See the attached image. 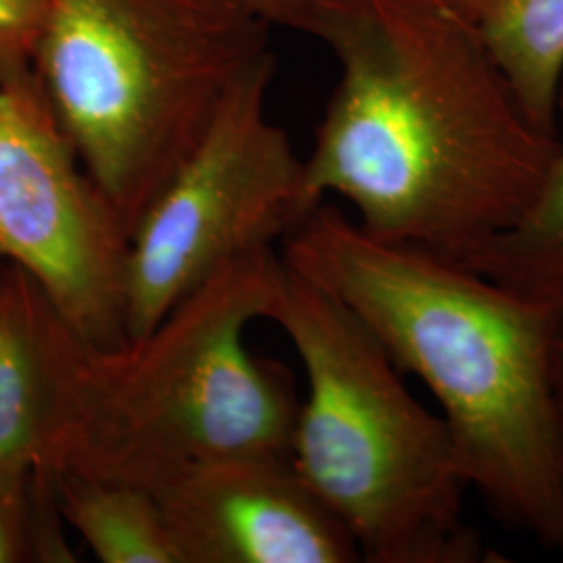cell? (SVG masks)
I'll return each mask as SVG.
<instances>
[{
    "instance_id": "obj_9",
    "label": "cell",
    "mask_w": 563,
    "mask_h": 563,
    "mask_svg": "<svg viewBox=\"0 0 563 563\" xmlns=\"http://www.w3.org/2000/svg\"><path fill=\"white\" fill-rule=\"evenodd\" d=\"M90 342L20 265L0 274V470L55 476L80 409Z\"/></svg>"
},
{
    "instance_id": "obj_1",
    "label": "cell",
    "mask_w": 563,
    "mask_h": 563,
    "mask_svg": "<svg viewBox=\"0 0 563 563\" xmlns=\"http://www.w3.org/2000/svg\"><path fill=\"white\" fill-rule=\"evenodd\" d=\"M316 38L339 81L305 159L313 201L336 195L367 234L455 255L539 197L560 134L451 0H328Z\"/></svg>"
},
{
    "instance_id": "obj_6",
    "label": "cell",
    "mask_w": 563,
    "mask_h": 563,
    "mask_svg": "<svg viewBox=\"0 0 563 563\" xmlns=\"http://www.w3.org/2000/svg\"><path fill=\"white\" fill-rule=\"evenodd\" d=\"M274 71L269 53L236 81L130 234L128 341H141L228 263L274 249L320 205L307 192L305 159L267 115Z\"/></svg>"
},
{
    "instance_id": "obj_3",
    "label": "cell",
    "mask_w": 563,
    "mask_h": 563,
    "mask_svg": "<svg viewBox=\"0 0 563 563\" xmlns=\"http://www.w3.org/2000/svg\"><path fill=\"white\" fill-rule=\"evenodd\" d=\"M267 320L307 376L290 463L363 562H493L465 522L470 484L443 416L413 399L353 311L282 260Z\"/></svg>"
},
{
    "instance_id": "obj_14",
    "label": "cell",
    "mask_w": 563,
    "mask_h": 563,
    "mask_svg": "<svg viewBox=\"0 0 563 563\" xmlns=\"http://www.w3.org/2000/svg\"><path fill=\"white\" fill-rule=\"evenodd\" d=\"M46 0H0V86L32 80Z\"/></svg>"
},
{
    "instance_id": "obj_2",
    "label": "cell",
    "mask_w": 563,
    "mask_h": 563,
    "mask_svg": "<svg viewBox=\"0 0 563 563\" xmlns=\"http://www.w3.org/2000/svg\"><path fill=\"white\" fill-rule=\"evenodd\" d=\"M282 260L353 311L441 405L463 476L505 522L563 551V460L543 305L443 253L367 234L322 201Z\"/></svg>"
},
{
    "instance_id": "obj_16",
    "label": "cell",
    "mask_w": 563,
    "mask_h": 563,
    "mask_svg": "<svg viewBox=\"0 0 563 563\" xmlns=\"http://www.w3.org/2000/svg\"><path fill=\"white\" fill-rule=\"evenodd\" d=\"M553 393H555V407H558L563 460V330L555 341V349H553Z\"/></svg>"
},
{
    "instance_id": "obj_8",
    "label": "cell",
    "mask_w": 563,
    "mask_h": 563,
    "mask_svg": "<svg viewBox=\"0 0 563 563\" xmlns=\"http://www.w3.org/2000/svg\"><path fill=\"white\" fill-rule=\"evenodd\" d=\"M181 563H353L360 549L290 457L184 467L148 488Z\"/></svg>"
},
{
    "instance_id": "obj_12",
    "label": "cell",
    "mask_w": 563,
    "mask_h": 563,
    "mask_svg": "<svg viewBox=\"0 0 563 563\" xmlns=\"http://www.w3.org/2000/svg\"><path fill=\"white\" fill-rule=\"evenodd\" d=\"M560 120L558 157L528 211L504 232L446 257L543 305L563 322V74L558 90Z\"/></svg>"
},
{
    "instance_id": "obj_15",
    "label": "cell",
    "mask_w": 563,
    "mask_h": 563,
    "mask_svg": "<svg viewBox=\"0 0 563 563\" xmlns=\"http://www.w3.org/2000/svg\"><path fill=\"white\" fill-rule=\"evenodd\" d=\"M251 18L262 21L269 30L284 27L307 36L318 34L328 0H223Z\"/></svg>"
},
{
    "instance_id": "obj_10",
    "label": "cell",
    "mask_w": 563,
    "mask_h": 563,
    "mask_svg": "<svg viewBox=\"0 0 563 563\" xmlns=\"http://www.w3.org/2000/svg\"><path fill=\"white\" fill-rule=\"evenodd\" d=\"M483 36L526 113L560 134L563 0H451Z\"/></svg>"
},
{
    "instance_id": "obj_11",
    "label": "cell",
    "mask_w": 563,
    "mask_h": 563,
    "mask_svg": "<svg viewBox=\"0 0 563 563\" xmlns=\"http://www.w3.org/2000/svg\"><path fill=\"white\" fill-rule=\"evenodd\" d=\"M60 518L102 563H181L157 497L136 484L74 470L55 476Z\"/></svg>"
},
{
    "instance_id": "obj_7",
    "label": "cell",
    "mask_w": 563,
    "mask_h": 563,
    "mask_svg": "<svg viewBox=\"0 0 563 563\" xmlns=\"http://www.w3.org/2000/svg\"><path fill=\"white\" fill-rule=\"evenodd\" d=\"M128 246L38 78L0 86V260L41 282L92 346L118 351L130 344Z\"/></svg>"
},
{
    "instance_id": "obj_4",
    "label": "cell",
    "mask_w": 563,
    "mask_h": 563,
    "mask_svg": "<svg viewBox=\"0 0 563 563\" xmlns=\"http://www.w3.org/2000/svg\"><path fill=\"white\" fill-rule=\"evenodd\" d=\"M280 267L274 249L242 255L141 341L90 346L60 470L151 488L199 463L290 457L295 376L244 342L251 323L267 320Z\"/></svg>"
},
{
    "instance_id": "obj_5",
    "label": "cell",
    "mask_w": 563,
    "mask_h": 563,
    "mask_svg": "<svg viewBox=\"0 0 563 563\" xmlns=\"http://www.w3.org/2000/svg\"><path fill=\"white\" fill-rule=\"evenodd\" d=\"M269 53V27L223 0H46L34 74L130 236Z\"/></svg>"
},
{
    "instance_id": "obj_17",
    "label": "cell",
    "mask_w": 563,
    "mask_h": 563,
    "mask_svg": "<svg viewBox=\"0 0 563 563\" xmlns=\"http://www.w3.org/2000/svg\"><path fill=\"white\" fill-rule=\"evenodd\" d=\"M4 263L7 262H2V260H0V274H2V267H4Z\"/></svg>"
},
{
    "instance_id": "obj_13",
    "label": "cell",
    "mask_w": 563,
    "mask_h": 563,
    "mask_svg": "<svg viewBox=\"0 0 563 563\" xmlns=\"http://www.w3.org/2000/svg\"><path fill=\"white\" fill-rule=\"evenodd\" d=\"M55 478L0 470V563H71Z\"/></svg>"
}]
</instances>
